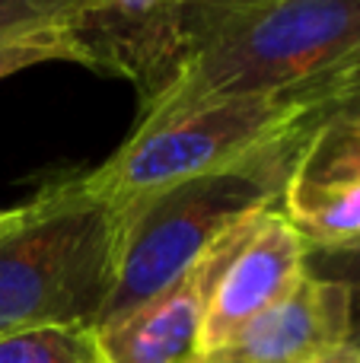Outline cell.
Instances as JSON below:
<instances>
[{
    "instance_id": "obj_1",
    "label": "cell",
    "mask_w": 360,
    "mask_h": 363,
    "mask_svg": "<svg viewBox=\"0 0 360 363\" xmlns=\"http://www.w3.org/2000/svg\"><path fill=\"white\" fill-rule=\"evenodd\" d=\"M360 83V0H271L217 26L140 121L214 96L325 102Z\"/></svg>"
},
{
    "instance_id": "obj_2",
    "label": "cell",
    "mask_w": 360,
    "mask_h": 363,
    "mask_svg": "<svg viewBox=\"0 0 360 363\" xmlns=\"http://www.w3.org/2000/svg\"><path fill=\"white\" fill-rule=\"evenodd\" d=\"M118 262L121 213L86 176L51 179L0 236V338L45 325L96 328Z\"/></svg>"
},
{
    "instance_id": "obj_3",
    "label": "cell",
    "mask_w": 360,
    "mask_h": 363,
    "mask_svg": "<svg viewBox=\"0 0 360 363\" xmlns=\"http://www.w3.org/2000/svg\"><path fill=\"white\" fill-rule=\"evenodd\" d=\"M316 108L252 157L227 169L179 182L128 211L121 217L118 281L99 325L153 300L233 226L281 207Z\"/></svg>"
},
{
    "instance_id": "obj_4",
    "label": "cell",
    "mask_w": 360,
    "mask_h": 363,
    "mask_svg": "<svg viewBox=\"0 0 360 363\" xmlns=\"http://www.w3.org/2000/svg\"><path fill=\"white\" fill-rule=\"evenodd\" d=\"M316 106L287 96H214L163 118L137 121L131 138L83 176L125 217L131 207L179 182L227 169L259 153Z\"/></svg>"
},
{
    "instance_id": "obj_5",
    "label": "cell",
    "mask_w": 360,
    "mask_h": 363,
    "mask_svg": "<svg viewBox=\"0 0 360 363\" xmlns=\"http://www.w3.org/2000/svg\"><path fill=\"white\" fill-rule=\"evenodd\" d=\"M182 13L185 0H83L70 32L83 67L128 80L147 112L191 57Z\"/></svg>"
},
{
    "instance_id": "obj_6",
    "label": "cell",
    "mask_w": 360,
    "mask_h": 363,
    "mask_svg": "<svg viewBox=\"0 0 360 363\" xmlns=\"http://www.w3.org/2000/svg\"><path fill=\"white\" fill-rule=\"evenodd\" d=\"M255 220L259 217L246 220V223L233 226L227 236H220L179 281L159 290L153 300L140 303L121 319L96 328L106 363H195L210 290H214L223 264L252 233Z\"/></svg>"
},
{
    "instance_id": "obj_7",
    "label": "cell",
    "mask_w": 360,
    "mask_h": 363,
    "mask_svg": "<svg viewBox=\"0 0 360 363\" xmlns=\"http://www.w3.org/2000/svg\"><path fill=\"white\" fill-rule=\"evenodd\" d=\"M306 242L281 207L261 213L210 290L198 357L223 347L236 332L297 290L306 277Z\"/></svg>"
},
{
    "instance_id": "obj_8",
    "label": "cell",
    "mask_w": 360,
    "mask_h": 363,
    "mask_svg": "<svg viewBox=\"0 0 360 363\" xmlns=\"http://www.w3.org/2000/svg\"><path fill=\"white\" fill-rule=\"evenodd\" d=\"M351 328L348 290L306 274L291 296L198 363H325L348 341Z\"/></svg>"
},
{
    "instance_id": "obj_9",
    "label": "cell",
    "mask_w": 360,
    "mask_h": 363,
    "mask_svg": "<svg viewBox=\"0 0 360 363\" xmlns=\"http://www.w3.org/2000/svg\"><path fill=\"white\" fill-rule=\"evenodd\" d=\"M291 182L300 185L360 182V83L316 108Z\"/></svg>"
},
{
    "instance_id": "obj_10",
    "label": "cell",
    "mask_w": 360,
    "mask_h": 363,
    "mask_svg": "<svg viewBox=\"0 0 360 363\" xmlns=\"http://www.w3.org/2000/svg\"><path fill=\"white\" fill-rule=\"evenodd\" d=\"M281 213L306 245H338L360 239V182L300 185L287 182Z\"/></svg>"
},
{
    "instance_id": "obj_11",
    "label": "cell",
    "mask_w": 360,
    "mask_h": 363,
    "mask_svg": "<svg viewBox=\"0 0 360 363\" xmlns=\"http://www.w3.org/2000/svg\"><path fill=\"white\" fill-rule=\"evenodd\" d=\"M0 363H106L96 328L45 325L0 338Z\"/></svg>"
},
{
    "instance_id": "obj_12",
    "label": "cell",
    "mask_w": 360,
    "mask_h": 363,
    "mask_svg": "<svg viewBox=\"0 0 360 363\" xmlns=\"http://www.w3.org/2000/svg\"><path fill=\"white\" fill-rule=\"evenodd\" d=\"M45 61L83 64V55L77 48V38L70 32V26H51V29L26 32V35L0 38V80Z\"/></svg>"
},
{
    "instance_id": "obj_13",
    "label": "cell",
    "mask_w": 360,
    "mask_h": 363,
    "mask_svg": "<svg viewBox=\"0 0 360 363\" xmlns=\"http://www.w3.org/2000/svg\"><path fill=\"white\" fill-rule=\"evenodd\" d=\"M303 268L316 281H329L348 290L351 319L360 325V239L338 245H306Z\"/></svg>"
},
{
    "instance_id": "obj_14",
    "label": "cell",
    "mask_w": 360,
    "mask_h": 363,
    "mask_svg": "<svg viewBox=\"0 0 360 363\" xmlns=\"http://www.w3.org/2000/svg\"><path fill=\"white\" fill-rule=\"evenodd\" d=\"M83 0H0V38L70 26Z\"/></svg>"
},
{
    "instance_id": "obj_15",
    "label": "cell",
    "mask_w": 360,
    "mask_h": 363,
    "mask_svg": "<svg viewBox=\"0 0 360 363\" xmlns=\"http://www.w3.org/2000/svg\"><path fill=\"white\" fill-rule=\"evenodd\" d=\"M271 4V0H185V13H182V26H185V38L195 48L217 29V26L230 23V19L252 13L259 6Z\"/></svg>"
},
{
    "instance_id": "obj_16",
    "label": "cell",
    "mask_w": 360,
    "mask_h": 363,
    "mask_svg": "<svg viewBox=\"0 0 360 363\" xmlns=\"http://www.w3.org/2000/svg\"><path fill=\"white\" fill-rule=\"evenodd\" d=\"M325 363H360V325L351 328L348 341H344V345L338 347V351L332 354Z\"/></svg>"
},
{
    "instance_id": "obj_17",
    "label": "cell",
    "mask_w": 360,
    "mask_h": 363,
    "mask_svg": "<svg viewBox=\"0 0 360 363\" xmlns=\"http://www.w3.org/2000/svg\"><path fill=\"white\" fill-rule=\"evenodd\" d=\"M13 220H16V207H13V211H0V236L13 226Z\"/></svg>"
},
{
    "instance_id": "obj_18",
    "label": "cell",
    "mask_w": 360,
    "mask_h": 363,
    "mask_svg": "<svg viewBox=\"0 0 360 363\" xmlns=\"http://www.w3.org/2000/svg\"><path fill=\"white\" fill-rule=\"evenodd\" d=\"M195 363H198V360H195Z\"/></svg>"
}]
</instances>
